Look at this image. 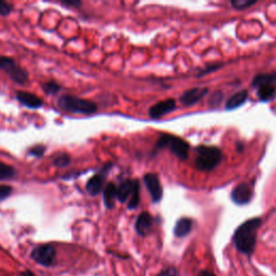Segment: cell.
<instances>
[{"mask_svg": "<svg viewBox=\"0 0 276 276\" xmlns=\"http://www.w3.org/2000/svg\"><path fill=\"white\" fill-rule=\"evenodd\" d=\"M0 71L5 72L17 84L23 85L28 82V74L11 57L0 56Z\"/></svg>", "mask_w": 276, "mask_h": 276, "instance_id": "6", "label": "cell"}, {"mask_svg": "<svg viewBox=\"0 0 276 276\" xmlns=\"http://www.w3.org/2000/svg\"><path fill=\"white\" fill-rule=\"evenodd\" d=\"M13 192V188L8 185H2L0 186V201L6 200L7 197L10 196Z\"/></svg>", "mask_w": 276, "mask_h": 276, "instance_id": "25", "label": "cell"}, {"mask_svg": "<svg viewBox=\"0 0 276 276\" xmlns=\"http://www.w3.org/2000/svg\"><path fill=\"white\" fill-rule=\"evenodd\" d=\"M13 10V7L6 2L0 0V15L2 16H8L10 15Z\"/></svg>", "mask_w": 276, "mask_h": 276, "instance_id": "26", "label": "cell"}, {"mask_svg": "<svg viewBox=\"0 0 276 276\" xmlns=\"http://www.w3.org/2000/svg\"><path fill=\"white\" fill-rule=\"evenodd\" d=\"M71 162H72V158L69 157V155L66 154V153H62V154L57 155V157L53 161L54 165L57 166V167H65V166L69 165Z\"/></svg>", "mask_w": 276, "mask_h": 276, "instance_id": "23", "label": "cell"}, {"mask_svg": "<svg viewBox=\"0 0 276 276\" xmlns=\"http://www.w3.org/2000/svg\"><path fill=\"white\" fill-rule=\"evenodd\" d=\"M254 195V191L250 185L243 183L237 185L231 193L232 201L237 205H246L252 201Z\"/></svg>", "mask_w": 276, "mask_h": 276, "instance_id": "10", "label": "cell"}, {"mask_svg": "<svg viewBox=\"0 0 276 276\" xmlns=\"http://www.w3.org/2000/svg\"><path fill=\"white\" fill-rule=\"evenodd\" d=\"M193 228V221L190 218H180L174 228V234L177 237H185L187 236L190 232L192 231Z\"/></svg>", "mask_w": 276, "mask_h": 276, "instance_id": "16", "label": "cell"}, {"mask_svg": "<svg viewBox=\"0 0 276 276\" xmlns=\"http://www.w3.org/2000/svg\"><path fill=\"white\" fill-rule=\"evenodd\" d=\"M45 152H46V147L42 146V145H37V146L32 147V148L28 151V154L31 155V157L40 158V157H42L43 154H45Z\"/></svg>", "mask_w": 276, "mask_h": 276, "instance_id": "24", "label": "cell"}, {"mask_svg": "<svg viewBox=\"0 0 276 276\" xmlns=\"http://www.w3.org/2000/svg\"><path fill=\"white\" fill-rule=\"evenodd\" d=\"M60 5L71 7V8H79L82 6V3L80 0H62V2H58Z\"/></svg>", "mask_w": 276, "mask_h": 276, "instance_id": "27", "label": "cell"}, {"mask_svg": "<svg viewBox=\"0 0 276 276\" xmlns=\"http://www.w3.org/2000/svg\"><path fill=\"white\" fill-rule=\"evenodd\" d=\"M135 183L136 179L135 180L126 179L123 183L120 184V186L118 187V200L121 203H125L126 201H129V198H131V195L134 191Z\"/></svg>", "mask_w": 276, "mask_h": 276, "instance_id": "15", "label": "cell"}, {"mask_svg": "<svg viewBox=\"0 0 276 276\" xmlns=\"http://www.w3.org/2000/svg\"><path fill=\"white\" fill-rule=\"evenodd\" d=\"M16 99L19 100L23 106L30 108V109H38L42 107L43 100L36 96L34 94L25 91H17L16 92Z\"/></svg>", "mask_w": 276, "mask_h": 276, "instance_id": "13", "label": "cell"}, {"mask_svg": "<svg viewBox=\"0 0 276 276\" xmlns=\"http://www.w3.org/2000/svg\"><path fill=\"white\" fill-rule=\"evenodd\" d=\"M116 198H118V188L115 184L109 183L104 189V203L109 210H112L116 204Z\"/></svg>", "mask_w": 276, "mask_h": 276, "instance_id": "18", "label": "cell"}, {"mask_svg": "<svg viewBox=\"0 0 276 276\" xmlns=\"http://www.w3.org/2000/svg\"><path fill=\"white\" fill-rule=\"evenodd\" d=\"M261 218L255 217L246 220L235 230L234 235H233V243L239 253L248 257L254 254L257 244L258 230L261 227Z\"/></svg>", "mask_w": 276, "mask_h": 276, "instance_id": "1", "label": "cell"}, {"mask_svg": "<svg viewBox=\"0 0 276 276\" xmlns=\"http://www.w3.org/2000/svg\"><path fill=\"white\" fill-rule=\"evenodd\" d=\"M164 148H168L170 152L174 153L180 160H187L189 157L190 146L183 138L168 134L161 135L157 144H155L154 151L162 150Z\"/></svg>", "mask_w": 276, "mask_h": 276, "instance_id": "4", "label": "cell"}, {"mask_svg": "<svg viewBox=\"0 0 276 276\" xmlns=\"http://www.w3.org/2000/svg\"><path fill=\"white\" fill-rule=\"evenodd\" d=\"M56 255L55 247L52 244H43L34 247L30 254V257L34 262L43 266H50L54 262Z\"/></svg>", "mask_w": 276, "mask_h": 276, "instance_id": "7", "label": "cell"}, {"mask_svg": "<svg viewBox=\"0 0 276 276\" xmlns=\"http://www.w3.org/2000/svg\"><path fill=\"white\" fill-rule=\"evenodd\" d=\"M247 99H248V92L246 90L239 91L235 93L234 95H232V96L228 99L226 104V109L227 110L237 109L238 107L243 106Z\"/></svg>", "mask_w": 276, "mask_h": 276, "instance_id": "17", "label": "cell"}, {"mask_svg": "<svg viewBox=\"0 0 276 276\" xmlns=\"http://www.w3.org/2000/svg\"><path fill=\"white\" fill-rule=\"evenodd\" d=\"M176 109V100L168 98L165 100H161L149 108V117L151 119H160L164 116L170 114L171 111Z\"/></svg>", "mask_w": 276, "mask_h": 276, "instance_id": "11", "label": "cell"}, {"mask_svg": "<svg viewBox=\"0 0 276 276\" xmlns=\"http://www.w3.org/2000/svg\"><path fill=\"white\" fill-rule=\"evenodd\" d=\"M220 67V65H213V66H211V67H209V68H206V69H204V71L200 74V75H198V76H204V75H206V74H209V73H211V72H214V71H217V68H219Z\"/></svg>", "mask_w": 276, "mask_h": 276, "instance_id": "29", "label": "cell"}, {"mask_svg": "<svg viewBox=\"0 0 276 276\" xmlns=\"http://www.w3.org/2000/svg\"><path fill=\"white\" fill-rule=\"evenodd\" d=\"M140 188H141L140 181L136 179L134 191H133V193L131 195V198H129V201L127 203L128 210H134V209H136L138 205H140Z\"/></svg>", "mask_w": 276, "mask_h": 276, "instance_id": "19", "label": "cell"}, {"mask_svg": "<svg viewBox=\"0 0 276 276\" xmlns=\"http://www.w3.org/2000/svg\"><path fill=\"white\" fill-rule=\"evenodd\" d=\"M256 4V0H232L231 2L232 7L236 10H245V9L253 7Z\"/></svg>", "mask_w": 276, "mask_h": 276, "instance_id": "22", "label": "cell"}, {"mask_svg": "<svg viewBox=\"0 0 276 276\" xmlns=\"http://www.w3.org/2000/svg\"><path fill=\"white\" fill-rule=\"evenodd\" d=\"M60 85L55 81H48L42 84V90L48 95H55L60 91Z\"/></svg>", "mask_w": 276, "mask_h": 276, "instance_id": "21", "label": "cell"}, {"mask_svg": "<svg viewBox=\"0 0 276 276\" xmlns=\"http://www.w3.org/2000/svg\"><path fill=\"white\" fill-rule=\"evenodd\" d=\"M15 169L12 166L7 165L5 163H0V180L12 179L15 177Z\"/></svg>", "mask_w": 276, "mask_h": 276, "instance_id": "20", "label": "cell"}, {"mask_svg": "<svg viewBox=\"0 0 276 276\" xmlns=\"http://www.w3.org/2000/svg\"><path fill=\"white\" fill-rule=\"evenodd\" d=\"M207 93H209V89L207 88H193L186 91L181 95L179 100L186 107L193 106L196 102L200 101Z\"/></svg>", "mask_w": 276, "mask_h": 276, "instance_id": "12", "label": "cell"}, {"mask_svg": "<svg viewBox=\"0 0 276 276\" xmlns=\"http://www.w3.org/2000/svg\"><path fill=\"white\" fill-rule=\"evenodd\" d=\"M22 276H34V274L31 271H25Z\"/></svg>", "mask_w": 276, "mask_h": 276, "instance_id": "31", "label": "cell"}, {"mask_svg": "<svg viewBox=\"0 0 276 276\" xmlns=\"http://www.w3.org/2000/svg\"><path fill=\"white\" fill-rule=\"evenodd\" d=\"M144 183L148 190L153 203H159L163 197V188L159 176L153 172H148L144 176Z\"/></svg>", "mask_w": 276, "mask_h": 276, "instance_id": "8", "label": "cell"}, {"mask_svg": "<svg viewBox=\"0 0 276 276\" xmlns=\"http://www.w3.org/2000/svg\"><path fill=\"white\" fill-rule=\"evenodd\" d=\"M157 276H180V275L175 267H167V269L160 272Z\"/></svg>", "mask_w": 276, "mask_h": 276, "instance_id": "28", "label": "cell"}, {"mask_svg": "<svg viewBox=\"0 0 276 276\" xmlns=\"http://www.w3.org/2000/svg\"><path fill=\"white\" fill-rule=\"evenodd\" d=\"M197 276H217V275L214 274L212 271H209V270H202L200 273L197 274Z\"/></svg>", "mask_w": 276, "mask_h": 276, "instance_id": "30", "label": "cell"}, {"mask_svg": "<svg viewBox=\"0 0 276 276\" xmlns=\"http://www.w3.org/2000/svg\"><path fill=\"white\" fill-rule=\"evenodd\" d=\"M152 228V217L149 213L144 212L137 217L135 230L141 236L148 235Z\"/></svg>", "mask_w": 276, "mask_h": 276, "instance_id": "14", "label": "cell"}, {"mask_svg": "<svg viewBox=\"0 0 276 276\" xmlns=\"http://www.w3.org/2000/svg\"><path fill=\"white\" fill-rule=\"evenodd\" d=\"M253 86L258 89V97L267 101L274 97L276 92V73L261 74L255 77Z\"/></svg>", "mask_w": 276, "mask_h": 276, "instance_id": "5", "label": "cell"}, {"mask_svg": "<svg viewBox=\"0 0 276 276\" xmlns=\"http://www.w3.org/2000/svg\"><path fill=\"white\" fill-rule=\"evenodd\" d=\"M223 159L222 151L215 146H198L195 149V165L198 170L211 171Z\"/></svg>", "mask_w": 276, "mask_h": 276, "instance_id": "2", "label": "cell"}, {"mask_svg": "<svg viewBox=\"0 0 276 276\" xmlns=\"http://www.w3.org/2000/svg\"><path fill=\"white\" fill-rule=\"evenodd\" d=\"M112 167V163H108L107 165L102 168V170L99 174L94 175L89 179L88 183H86V191L89 194L95 196L98 195L102 191L104 187V181H105V177L107 175L108 170Z\"/></svg>", "mask_w": 276, "mask_h": 276, "instance_id": "9", "label": "cell"}, {"mask_svg": "<svg viewBox=\"0 0 276 276\" xmlns=\"http://www.w3.org/2000/svg\"><path fill=\"white\" fill-rule=\"evenodd\" d=\"M57 106L64 111L72 112V114L80 115H93L97 111L96 104L74 96V95H62L57 99Z\"/></svg>", "mask_w": 276, "mask_h": 276, "instance_id": "3", "label": "cell"}]
</instances>
